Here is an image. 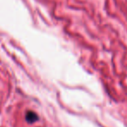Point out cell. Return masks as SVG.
Returning a JSON list of instances; mask_svg holds the SVG:
<instances>
[{"instance_id": "obj_1", "label": "cell", "mask_w": 127, "mask_h": 127, "mask_svg": "<svg viewBox=\"0 0 127 127\" xmlns=\"http://www.w3.org/2000/svg\"><path fill=\"white\" fill-rule=\"evenodd\" d=\"M37 117L36 116V114L33 112H29L28 115H27V119L29 120V122L35 121V119H37Z\"/></svg>"}]
</instances>
